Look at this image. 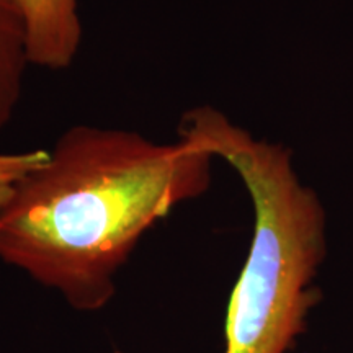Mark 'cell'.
Instances as JSON below:
<instances>
[{"instance_id":"obj_1","label":"cell","mask_w":353,"mask_h":353,"mask_svg":"<svg viewBox=\"0 0 353 353\" xmlns=\"http://www.w3.org/2000/svg\"><path fill=\"white\" fill-rule=\"evenodd\" d=\"M213 161L179 138L70 126L0 206V260L79 311H97L141 237L208 190Z\"/></svg>"},{"instance_id":"obj_2","label":"cell","mask_w":353,"mask_h":353,"mask_svg":"<svg viewBox=\"0 0 353 353\" xmlns=\"http://www.w3.org/2000/svg\"><path fill=\"white\" fill-rule=\"evenodd\" d=\"M179 139L232 167L252 198L254 236L229 298L224 353H288L316 301L324 211L283 145L257 139L211 107L183 113Z\"/></svg>"},{"instance_id":"obj_3","label":"cell","mask_w":353,"mask_h":353,"mask_svg":"<svg viewBox=\"0 0 353 353\" xmlns=\"http://www.w3.org/2000/svg\"><path fill=\"white\" fill-rule=\"evenodd\" d=\"M28 33L32 64L63 70L72 65L82 43L79 0H15Z\"/></svg>"},{"instance_id":"obj_4","label":"cell","mask_w":353,"mask_h":353,"mask_svg":"<svg viewBox=\"0 0 353 353\" xmlns=\"http://www.w3.org/2000/svg\"><path fill=\"white\" fill-rule=\"evenodd\" d=\"M30 64L28 33L20 8L15 0H0V132L15 113Z\"/></svg>"},{"instance_id":"obj_5","label":"cell","mask_w":353,"mask_h":353,"mask_svg":"<svg viewBox=\"0 0 353 353\" xmlns=\"http://www.w3.org/2000/svg\"><path fill=\"white\" fill-rule=\"evenodd\" d=\"M48 156V149L0 152V206L10 196L12 190L23 176L41 165Z\"/></svg>"}]
</instances>
